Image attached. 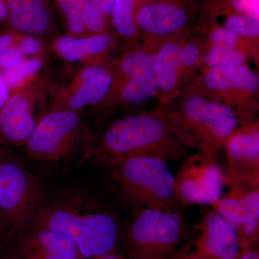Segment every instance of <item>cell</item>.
Here are the masks:
<instances>
[{
	"mask_svg": "<svg viewBox=\"0 0 259 259\" xmlns=\"http://www.w3.org/2000/svg\"><path fill=\"white\" fill-rule=\"evenodd\" d=\"M35 226L67 236L84 258L102 256L113 249L118 226L113 215L93 199L81 196L59 199L37 207Z\"/></svg>",
	"mask_w": 259,
	"mask_h": 259,
	"instance_id": "cell-1",
	"label": "cell"
},
{
	"mask_svg": "<svg viewBox=\"0 0 259 259\" xmlns=\"http://www.w3.org/2000/svg\"><path fill=\"white\" fill-rule=\"evenodd\" d=\"M184 146L161 116L141 113L112 123L102 135L97 154L108 163L133 154L155 155L170 161L182 159Z\"/></svg>",
	"mask_w": 259,
	"mask_h": 259,
	"instance_id": "cell-2",
	"label": "cell"
},
{
	"mask_svg": "<svg viewBox=\"0 0 259 259\" xmlns=\"http://www.w3.org/2000/svg\"><path fill=\"white\" fill-rule=\"evenodd\" d=\"M167 163L155 155L133 154L109 164L121 194L141 209L180 212L175 176Z\"/></svg>",
	"mask_w": 259,
	"mask_h": 259,
	"instance_id": "cell-3",
	"label": "cell"
},
{
	"mask_svg": "<svg viewBox=\"0 0 259 259\" xmlns=\"http://www.w3.org/2000/svg\"><path fill=\"white\" fill-rule=\"evenodd\" d=\"M158 115L185 146L214 156L239 124L238 113L231 106L197 95L186 98L180 110Z\"/></svg>",
	"mask_w": 259,
	"mask_h": 259,
	"instance_id": "cell-4",
	"label": "cell"
},
{
	"mask_svg": "<svg viewBox=\"0 0 259 259\" xmlns=\"http://www.w3.org/2000/svg\"><path fill=\"white\" fill-rule=\"evenodd\" d=\"M187 223L180 211L141 209L126 238L132 259H166L182 241Z\"/></svg>",
	"mask_w": 259,
	"mask_h": 259,
	"instance_id": "cell-5",
	"label": "cell"
},
{
	"mask_svg": "<svg viewBox=\"0 0 259 259\" xmlns=\"http://www.w3.org/2000/svg\"><path fill=\"white\" fill-rule=\"evenodd\" d=\"M38 190L30 174L20 162L0 151L1 216L13 228L32 222L36 213Z\"/></svg>",
	"mask_w": 259,
	"mask_h": 259,
	"instance_id": "cell-6",
	"label": "cell"
},
{
	"mask_svg": "<svg viewBox=\"0 0 259 259\" xmlns=\"http://www.w3.org/2000/svg\"><path fill=\"white\" fill-rule=\"evenodd\" d=\"M80 129L81 120L77 112L61 107L51 110L39 119L25 144L28 154L39 161H60L72 152Z\"/></svg>",
	"mask_w": 259,
	"mask_h": 259,
	"instance_id": "cell-7",
	"label": "cell"
},
{
	"mask_svg": "<svg viewBox=\"0 0 259 259\" xmlns=\"http://www.w3.org/2000/svg\"><path fill=\"white\" fill-rule=\"evenodd\" d=\"M175 197L187 205H211L221 199L225 175L216 156L199 152L186 158L175 177Z\"/></svg>",
	"mask_w": 259,
	"mask_h": 259,
	"instance_id": "cell-8",
	"label": "cell"
},
{
	"mask_svg": "<svg viewBox=\"0 0 259 259\" xmlns=\"http://www.w3.org/2000/svg\"><path fill=\"white\" fill-rule=\"evenodd\" d=\"M226 185L229 190L212 207L236 231L243 253L250 250L258 238L259 185H248L225 175Z\"/></svg>",
	"mask_w": 259,
	"mask_h": 259,
	"instance_id": "cell-9",
	"label": "cell"
},
{
	"mask_svg": "<svg viewBox=\"0 0 259 259\" xmlns=\"http://www.w3.org/2000/svg\"><path fill=\"white\" fill-rule=\"evenodd\" d=\"M224 146L228 165L225 175L248 185H259L258 125L238 127Z\"/></svg>",
	"mask_w": 259,
	"mask_h": 259,
	"instance_id": "cell-10",
	"label": "cell"
},
{
	"mask_svg": "<svg viewBox=\"0 0 259 259\" xmlns=\"http://www.w3.org/2000/svg\"><path fill=\"white\" fill-rule=\"evenodd\" d=\"M199 231L197 250L192 259H238L241 256V243L236 231L214 209L204 214Z\"/></svg>",
	"mask_w": 259,
	"mask_h": 259,
	"instance_id": "cell-11",
	"label": "cell"
},
{
	"mask_svg": "<svg viewBox=\"0 0 259 259\" xmlns=\"http://www.w3.org/2000/svg\"><path fill=\"white\" fill-rule=\"evenodd\" d=\"M38 120L31 99L25 93L15 94L0 110V135L10 144H25Z\"/></svg>",
	"mask_w": 259,
	"mask_h": 259,
	"instance_id": "cell-12",
	"label": "cell"
},
{
	"mask_svg": "<svg viewBox=\"0 0 259 259\" xmlns=\"http://www.w3.org/2000/svg\"><path fill=\"white\" fill-rule=\"evenodd\" d=\"M204 85L218 94L240 92L245 95L256 93L258 76L246 65H226L210 67L206 73Z\"/></svg>",
	"mask_w": 259,
	"mask_h": 259,
	"instance_id": "cell-13",
	"label": "cell"
},
{
	"mask_svg": "<svg viewBox=\"0 0 259 259\" xmlns=\"http://www.w3.org/2000/svg\"><path fill=\"white\" fill-rule=\"evenodd\" d=\"M140 28L157 36H168L180 31L187 23L185 11L164 3L145 5L136 17Z\"/></svg>",
	"mask_w": 259,
	"mask_h": 259,
	"instance_id": "cell-14",
	"label": "cell"
},
{
	"mask_svg": "<svg viewBox=\"0 0 259 259\" xmlns=\"http://www.w3.org/2000/svg\"><path fill=\"white\" fill-rule=\"evenodd\" d=\"M112 83V74L100 66H90L82 71L79 84L61 108L77 110L100 103L106 97Z\"/></svg>",
	"mask_w": 259,
	"mask_h": 259,
	"instance_id": "cell-15",
	"label": "cell"
},
{
	"mask_svg": "<svg viewBox=\"0 0 259 259\" xmlns=\"http://www.w3.org/2000/svg\"><path fill=\"white\" fill-rule=\"evenodd\" d=\"M32 259H78L77 245L67 236L55 231L35 226L28 242Z\"/></svg>",
	"mask_w": 259,
	"mask_h": 259,
	"instance_id": "cell-16",
	"label": "cell"
},
{
	"mask_svg": "<svg viewBox=\"0 0 259 259\" xmlns=\"http://www.w3.org/2000/svg\"><path fill=\"white\" fill-rule=\"evenodd\" d=\"M7 5L15 30L33 35L47 31L50 18L42 0H7Z\"/></svg>",
	"mask_w": 259,
	"mask_h": 259,
	"instance_id": "cell-17",
	"label": "cell"
},
{
	"mask_svg": "<svg viewBox=\"0 0 259 259\" xmlns=\"http://www.w3.org/2000/svg\"><path fill=\"white\" fill-rule=\"evenodd\" d=\"M112 42V35L105 33L85 37L64 36L56 40L55 49L64 59L75 62L105 52Z\"/></svg>",
	"mask_w": 259,
	"mask_h": 259,
	"instance_id": "cell-18",
	"label": "cell"
},
{
	"mask_svg": "<svg viewBox=\"0 0 259 259\" xmlns=\"http://www.w3.org/2000/svg\"><path fill=\"white\" fill-rule=\"evenodd\" d=\"M181 44L167 42L153 56V71L159 91L170 94L175 91L180 72L179 52Z\"/></svg>",
	"mask_w": 259,
	"mask_h": 259,
	"instance_id": "cell-19",
	"label": "cell"
},
{
	"mask_svg": "<svg viewBox=\"0 0 259 259\" xmlns=\"http://www.w3.org/2000/svg\"><path fill=\"white\" fill-rule=\"evenodd\" d=\"M159 92L153 69L129 76L120 92L121 100L128 105H141Z\"/></svg>",
	"mask_w": 259,
	"mask_h": 259,
	"instance_id": "cell-20",
	"label": "cell"
},
{
	"mask_svg": "<svg viewBox=\"0 0 259 259\" xmlns=\"http://www.w3.org/2000/svg\"><path fill=\"white\" fill-rule=\"evenodd\" d=\"M135 0H115L112 11L114 26L122 36L130 37L136 33L134 12Z\"/></svg>",
	"mask_w": 259,
	"mask_h": 259,
	"instance_id": "cell-21",
	"label": "cell"
},
{
	"mask_svg": "<svg viewBox=\"0 0 259 259\" xmlns=\"http://www.w3.org/2000/svg\"><path fill=\"white\" fill-rule=\"evenodd\" d=\"M42 66V61L37 58L25 59L18 64L0 70V79L3 80L8 88H13L18 86L24 80L28 79L32 75L36 74Z\"/></svg>",
	"mask_w": 259,
	"mask_h": 259,
	"instance_id": "cell-22",
	"label": "cell"
},
{
	"mask_svg": "<svg viewBox=\"0 0 259 259\" xmlns=\"http://www.w3.org/2000/svg\"><path fill=\"white\" fill-rule=\"evenodd\" d=\"M247 60L245 53L238 48L217 49L211 47L206 52L204 61L207 66H226V65H243Z\"/></svg>",
	"mask_w": 259,
	"mask_h": 259,
	"instance_id": "cell-23",
	"label": "cell"
},
{
	"mask_svg": "<svg viewBox=\"0 0 259 259\" xmlns=\"http://www.w3.org/2000/svg\"><path fill=\"white\" fill-rule=\"evenodd\" d=\"M153 56L154 54L146 51L131 53L121 61V72L127 78L143 71L153 69Z\"/></svg>",
	"mask_w": 259,
	"mask_h": 259,
	"instance_id": "cell-24",
	"label": "cell"
},
{
	"mask_svg": "<svg viewBox=\"0 0 259 259\" xmlns=\"http://www.w3.org/2000/svg\"><path fill=\"white\" fill-rule=\"evenodd\" d=\"M225 28L239 36L255 37L258 36V18L248 15H233L225 22Z\"/></svg>",
	"mask_w": 259,
	"mask_h": 259,
	"instance_id": "cell-25",
	"label": "cell"
},
{
	"mask_svg": "<svg viewBox=\"0 0 259 259\" xmlns=\"http://www.w3.org/2000/svg\"><path fill=\"white\" fill-rule=\"evenodd\" d=\"M61 9L67 21L68 28L79 35L85 30L81 11V0H59Z\"/></svg>",
	"mask_w": 259,
	"mask_h": 259,
	"instance_id": "cell-26",
	"label": "cell"
},
{
	"mask_svg": "<svg viewBox=\"0 0 259 259\" xmlns=\"http://www.w3.org/2000/svg\"><path fill=\"white\" fill-rule=\"evenodd\" d=\"M81 11L85 28L97 34L102 32L105 27L103 15L91 0H81Z\"/></svg>",
	"mask_w": 259,
	"mask_h": 259,
	"instance_id": "cell-27",
	"label": "cell"
},
{
	"mask_svg": "<svg viewBox=\"0 0 259 259\" xmlns=\"http://www.w3.org/2000/svg\"><path fill=\"white\" fill-rule=\"evenodd\" d=\"M241 37L226 28H218L210 34L212 47L217 49L238 48Z\"/></svg>",
	"mask_w": 259,
	"mask_h": 259,
	"instance_id": "cell-28",
	"label": "cell"
},
{
	"mask_svg": "<svg viewBox=\"0 0 259 259\" xmlns=\"http://www.w3.org/2000/svg\"><path fill=\"white\" fill-rule=\"evenodd\" d=\"M200 57V51L198 46L194 44L181 45L179 52V61L180 69H191L198 62Z\"/></svg>",
	"mask_w": 259,
	"mask_h": 259,
	"instance_id": "cell-29",
	"label": "cell"
},
{
	"mask_svg": "<svg viewBox=\"0 0 259 259\" xmlns=\"http://www.w3.org/2000/svg\"><path fill=\"white\" fill-rule=\"evenodd\" d=\"M17 48L23 56H35L41 52V42L32 36H26L19 40Z\"/></svg>",
	"mask_w": 259,
	"mask_h": 259,
	"instance_id": "cell-30",
	"label": "cell"
},
{
	"mask_svg": "<svg viewBox=\"0 0 259 259\" xmlns=\"http://www.w3.org/2000/svg\"><path fill=\"white\" fill-rule=\"evenodd\" d=\"M231 3L241 14L258 18V0H231Z\"/></svg>",
	"mask_w": 259,
	"mask_h": 259,
	"instance_id": "cell-31",
	"label": "cell"
},
{
	"mask_svg": "<svg viewBox=\"0 0 259 259\" xmlns=\"http://www.w3.org/2000/svg\"><path fill=\"white\" fill-rule=\"evenodd\" d=\"M23 55L17 47L0 54V68L8 69L23 60Z\"/></svg>",
	"mask_w": 259,
	"mask_h": 259,
	"instance_id": "cell-32",
	"label": "cell"
},
{
	"mask_svg": "<svg viewBox=\"0 0 259 259\" xmlns=\"http://www.w3.org/2000/svg\"><path fill=\"white\" fill-rule=\"evenodd\" d=\"M18 44L14 35L10 34L0 35V54L13 49Z\"/></svg>",
	"mask_w": 259,
	"mask_h": 259,
	"instance_id": "cell-33",
	"label": "cell"
},
{
	"mask_svg": "<svg viewBox=\"0 0 259 259\" xmlns=\"http://www.w3.org/2000/svg\"><path fill=\"white\" fill-rule=\"evenodd\" d=\"M10 98V88L0 79V110Z\"/></svg>",
	"mask_w": 259,
	"mask_h": 259,
	"instance_id": "cell-34",
	"label": "cell"
},
{
	"mask_svg": "<svg viewBox=\"0 0 259 259\" xmlns=\"http://www.w3.org/2000/svg\"><path fill=\"white\" fill-rule=\"evenodd\" d=\"M115 0H100L99 2V10L102 14L105 13L107 15H111Z\"/></svg>",
	"mask_w": 259,
	"mask_h": 259,
	"instance_id": "cell-35",
	"label": "cell"
},
{
	"mask_svg": "<svg viewBox=\"0 0 259 259\" xmlns=\"http://www.w3.org/2000/svg\"><path fill=\"white\" fill-rule=\"evenodd\" d=\"M238 259H259V255L256 251L250 249L242 253Z\"/></svg>",
	"mask_w": 259,
	"mask_h": 259,
	"instance_id": "cell-36",
	"label": "cell"
},
{
	"mask_svg": "<svg viewBox=\"0 0 259 259\" xmlns=\"http://www.w3.org/2000/svg\"><path fill=\"white\" fill-rule=\"evenodd\" d=\"M8 13V8L7 3L0 0V22L7 16Z\"/></svg>",
	"mask_w": 259,
	"mask_h": 259,
	"instance_id": "cell-37",
	"label": "cell"
},
{
	"mask_svg": "<svg viewBox=\"0 0 259 259\" xmlns=\"http://www.w3.org/2000/svg\"><path fill=\"white\" fill-rule=\"evenodd\" d=\"M97 259H125L122 258V257L118 256V255H112L108 253V254H106L105 255H102V256L98 257Z\"/></svg>",
	"mask_w": 259,
	"mask_h": 259,
	"instance_id": "cell-38",
	"label": "cell"
},
{
	"mask_svg": "<svg viewBox=\"0 0 259 259\" xmlns=\"http://www.w3.org/2000/svg\"><path fill=\"white\" fill-rule=\"evenodd\" d=\"M91 1L99 9V2H100V0H91Z\"/></svg>",
	"mask_w": 259,
	"mask_h": 259,
	"instance_id": "cell-39",
	"label": "cell"
},
{
	"mask_svg": "<svg viewBox=\"0 0 259 259\" xmlns=\"http://www.w3.org/2000/svg\"><path fill=\"white\" fill-rule=\"evenodd\" d=\"M0 215H1V209H0Z\"/></svg>",
	"mask_w": 259,
	"mask_h": 259,
	"instance_id": "cell-40",
	"label": "cell"
}]
</instances>
